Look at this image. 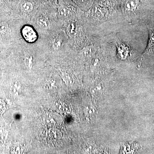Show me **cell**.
I'll return each mask as SVG.
<instances>
[{
    "label": "cell",
    "mask_w": 154,
    "mask_h": 154,
    "mask_svg": "<svg viewBox=\"0 0 154 154\" xmlns=\"http://www.w3.org/2000/svg\"><path fill=\"white\" fill-rule=\"evenodd\" d=\"M23 37L27 42L33 43L37 39V35L34 29L29 26H26L22 30Z\"/></svg>",
    "instance_id": "6da1fadb"
},
{
    "label": "cell",
    "mask_w": 154,
    "mask_h": 154,
    "mask_svg": "<svg viewBox=\"0 0 154 154\" xmlns=\"http://www.w3.org/2000/svg\"><path fill=\"white\" fill-rule=\"evenodd\" d=\"M94 48L92 46H89L83 49L81 51V54L84 56H89L93 54Z\"/></svg>",
    "instance_id": "52a82bcc"
},
{
    "label": "cell",
    "mask_w": 154,
    "mask_h": 154,
    "mask_svg": "<svg viewBox=\"0 0 154 154\" xmlns=\"http://www.w3.org/2000/svg\"><path fill=\"white\" fill-rule=\"evenodd\" d=\"M138 0H127L125 4V9L127 11H133L138 5Z\"/></svg>",
    "instance_id": "3957f363"
},
{
    "label": "cell",
    "mask_w": 154,
    "mask_h": 154,
    "mask_svg": "<svg viewBox=\"0 0 154 154\" xmlns=\"http://www.w3.org/2000/svg\"><path fill=\"white\" fill-rule=\"evenodd\" d=\"M63 43V39L59 36H57L54 39L52 43V48L55 50H59L61 47Z\"/></svg>",
    "instance_id": "8992f818"
},
{
    "label": "cell",
    "mask_w": 154,
    "mask_h": 154,
    "mask_svg": "<svg viewBox=\"0 0 154 154\" xmlns=\"http://www.w3.org/2000/svg\"><path fill=\"white\" fill-rule=\"evenodd\" d=\"M154 52V30L150 32L149 40L148 45L146 50V53L151 54Z\"/></svg>",
    "instance_id": "7a4b0ae2"
},
{
    "label": "cell",
    "mask_w": 154,
    "mask_h": 154,
    "mask_svg": "<svg viewBox=\"0 0 154 154\" xmlns=\"http://www.w3.org/2000/svg\"><path fill=\"white\" fill-rule=\"evenodd\" d=\"M33 8V4L29 2H24L21 5V10L25 13H29L32 11Z\"/></svg>",
    "instance_id": "5b68a950"
},
{
    "label": "cell",
    "mask_w": 154,
    "mask_h": 154,
    "mask_svg": "<svg viewBox=\"0 0 154 154\" xmlns=\"http://www.w3.org/2000/svg\"><path fill=\"white\" fill-rule=\"evenodd\" d=\"M75 1H76V2H83V0H75Z\"/></svg>",
    "instance_id": "7c38bea8"
},
{
    "label": "cell",
    "mask_w": 154,
    "mask_h": 154,
    "mask_svg": "<svg viewBox=\"0 0 154 154\" xmlns=\"http://www.w3.org/2000/svg\"><path fill=\"white\" fill-rule=\"evenodd\" d=\"M75 27L73 24H71L68 27V34L70 35H73L75 33Z\"/></svg>",
    "instance_id": "8fae6325"
},
{
    "label": "cell",
    "mask_w": 154,
    "mask_h": 154,
    "mask_svg": "<svg viewBox=\"0 0 154 154\" xmlns=\"http://www.w3.org/2000/svg\"><path fill=\"white\" fill-rule=\"evenodd\" d=\"M6 110L5 103L0 98V116L3 114Z\"/></svg>",
    "instance_id": "30bf717a"
},
{
    "label": "cell",
    "mask_w": 154,
    "mask_h": 154,
    "mask_svg": "<svg viewBox=\"0 0 154 154\" xmlns=\"http://www.w3.org/2000/svg\"><path fill=\"white\" fill-rule=\"evenodd\" d=\"M8 25L6 22H0V34H3L8 31Z\"/></svg>",
    "instance_id": "9c48e42d"
},
{
    "label": "cell",
    "mask_w": 154,
    "mask_h": 154,
    "mask_svg": "<svg viewBox=\"0 0 154 154\" xmlns=\"http://www.w3.org/2000/svg\"><path fill=\"white\" fill-rule=\"evenodd\" d=\"M3 2V0H0V5Z\"/></svg>",
    "instance_id": "4fadbf2b"
},
{
    "label": "cell",
    "mask_w": 154,
    "mask_h": 154,
    "mask_svg": "<svg viewBox=\"0 0 154 154\" xmlns=\"http://www.w3.org/2000/svg\"><path fill=\"white\" fill-rule=\"evenodd\" d=\"M58 13L60 17H66L68 16L69 14L68 9L65 6H61L58 10Z\"/></svg>",
    "instance_id": "ba28073f"
},
{
    "label": "cell",
    "mask_w": 154,
    "mask_h": 154,
    "mask_svg": "<svg viewBox=\"0 0 154 154\" xmlns=\"http://www.w3.org/2000/svg\"><path fill=\"white\" fill-rule=\"evenodd\" d=\"M37 23L39 27L43 29H49L51 26L49 20L44 17H39L37 19Z\"/></svg>",
    "instance_id": "277c9868"
}]
</instances>
